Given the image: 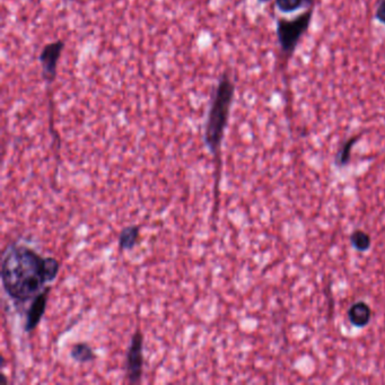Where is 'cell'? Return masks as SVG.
I'll use <instances>...</instances> for the list:
<instances>
[{"instance_id":"obj_1","label":"cell","mask_w":385,"mask_h":385,"mask_svg":"<svg viewBox=\"0 0 385 385\" xmlns=\"http://www.w3.org/2000/svg\"><path fill=\"white\" fill-rule=\"evenodd\" d=\"M61 270L56 258L42 257L33 248L14 243L4 254L1 283L4 291L16 303H26L40 294Z\"/></svg>"},{"instance_id":"obj_2","label":"cell","mask_w":385,"mask_h":385,"mask_svg":"<svg viewBox=\"0 0 385 385\" xmlns=\"http://www.w3.org/2000/svg\"><path fill=\"white\" fill-rule=\"evenodd\" d=\"M234 84L229 80V75H223L215 93L206 126V145L214 156L220 155V146L223 141L224 132L227 126L232 102L234 97Z\"/></svg>"},{"instance_id":"obj_3","label":"cell","mask_w":385,"mask_h":385,"mask_svg":"<svg viewBox=\"0 0 385 385\" xmlns=\"http://www.w3.org/2000/svg\"><path fill=\"white\" fill-rule=\"evenodd\" d=\"M313 13L314 6L308 8L306 12L298 15L294 20L279 18L277 20L276 33H277L278 42L284 57L291 58L294 54L301 39L311 25Z\"/></svg>"},{"instance_id":"obj_4","label":"cell","mask_w":385,"mask_h":385,"mask_svg":"<svg viewBox=\"0 0 385 385\" xmlns=\"http://www.w3.org/2000/svg\"><path fill=\"white\" fill-rule=\"evenodd\" d=\"M144 337L143 334L137 330L132 336L127 353V377L129 383H139L143 377L144 366Z\"/></svg>"},{"instance_id":"obj_5","label":"cell","mask_w":385,"mask_h":385,"mask_svg":"<svg viewBox=\"0 0 385 385\" xmlns=\"http://www.w3.org/2000/svg\"><path fill=\"white\" fill-rule=\"evenodd\" d=\"M49 293H50V287L48 286L32 300L31 305L26 314L25 327H24L26 332H33L37 329V325L40 324L41 320L46 312V304H48Z\"/></svg>"},{"instance_id":"obj_6","label":"cell","mask_w":385,"mask_h":385,"mask_svg":"<svg viewBox=\"0 0 385 385\" xmlns=\"http://www.w3.org/2000/svg\"><path fill=\"white\" fill-rule=\"evenodd\" d=\"M63 48V43L58 41L56 43H51L44 48L42 54H41V63H42L43 72L48 82H52L56 75V68H57L58 59L61 57V50Z\"/></svg>"},{"instance_id":"obj_7","label":"cell","mask_w":385,"mask_h":385,"mask_svg":"<svg viewBox=\"0 0 385 385\" xmlns=\"http://www.w3.org/2000/svg\"><path fill=\"white\" fill-rule=\"evenodd\" d=\"M348 317L351 324L357 328H364L372 319L371 306L362 301L355 303L349 308Z\"/></svg>"},{"instance_id":"obj_8","label":"cell","mask_w":385,"mask_h":385,"mask_svg":"<svg viewBox=\"0 0 385 385\" xmlns=\"http://www.w3.org/2000/svg\"><path fill=\"white\" fill-rule=\"evenodd\" d=\"M139 236L140 229L138 226H128L126 229H123L121 231L120 235H119V240H118L119 248L121 250H128V251H130L134 246H137Z\"/></svg>"},{"instance_id":"obj_9","label":"cell","mask_w":385,"mask_h":385,"mask_svg":"<svg viewBox=\"0 0 385 385\" xmlns=\"http://www.w3.org/2000/svg\"><path fill=\"white\" fill-rule=\"evenodd\" d=\"M70 356L72 357L75 362H80V364L91 362V360L96 358L94 349L86 343H76V345L72 346Z\"/></svg>"},{"instance_id":"obj_10","label":"cell","mask_w":385,"mask_h":385,"mask_svg":"<svg viewBox=\"0 0 385 385\" xmlns=\"http://www.w3.org/2000/svg\"><path fill=\"white\" fill-rule=\"evenodd\" d=\"M317 0H276V7L282 13L296 12L298 9L313 7Z\"/></svg>"},{"instance_id":"obj_11","label":"cell","mask_w":385,"mask_h":385,"mask_svg":"<svg viewBox=\"0 0 385 385\" xmlns=\"http://www.w3.org/2000/svg\"><path fill=\"white\" fill-rule=\"evenodd\" d=\"M351 244L356 248L357 251H367L371 246V236L364 231H355L351 236Z\"/></svg>"},{"instance_id":"obj_12","label":"cell","mask_w":385,"mask_h":385,"mask_svg":"<svg viewBox=\"0 0 385 385\" xmlns=\"http://www.w3.org/2000/svg\"><path fill=\"white\" fill-rule=\"evenodd\" d=\"M360 139V137L349 138L343 146L341 149L338 151L337 158H336V162H337V165L345 166L348 164L349 160H351V149L354 147L355 144L357 143V140Z\"/></svg>"},{"instance_id":"obj_13","label":"cell","mask_w":385,"mask_h":385,"mask_svg":"<svg viewBox=\"0 0 385 385\" xmlns=\"http://www.w3.org/2000/svg\"><path fill=\"white\" fill-rule=\"evenodd\" d=\"M375 18L385 25V0H381L375 11Z\"/></svg>"},{"instance_id":"obj_14","label":"cell","mask_w":385,"mask_h":385,"mask_svg":"<svg viewBox=\"0 0 385 385\" xmlns=\"http://www.w3.org/2000/svg\"><path fill=\"white\" fill-rule=\"evenodd\" d=\"M268 1H270V0H259V3H261V4L268 3Z\"/></svg>"}]
</instances>
